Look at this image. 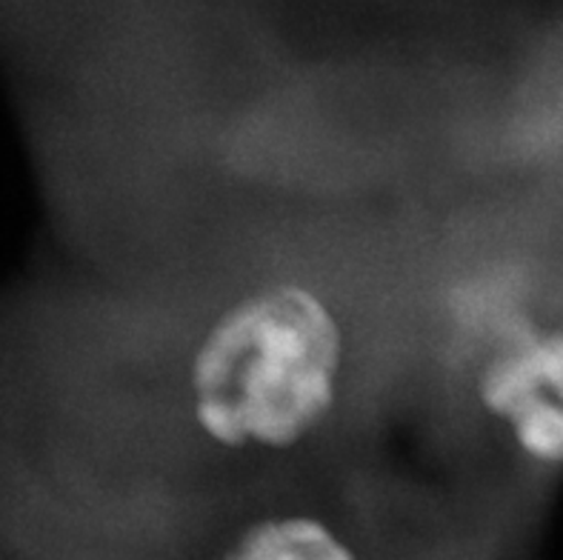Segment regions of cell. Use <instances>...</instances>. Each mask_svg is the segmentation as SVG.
Masks as SVG:
<instances>
[{
  "mask_svg": "<svg viewBox=\"0 0 563 560\" xmlns=\"http://www.w3.org/2000/svg\"><path fill=\"white\" fill-rule=\"evenodd\" d=\"M352 338L327 289L266 277L223 300L195 334L184 409L218 452L275 458L332 424L350 386Z\"/></svg>",
  "mask_w": 563,
  "mask_h": 560,
  "instance_id": "1",
  "label": "cell"
},
{
  "mask_svg": "<svg viewBox=\"0 0 563 560\" xmlns=\"http://www.w3.org/2000/svg\"><path fill=\"white\" fill-rule=\"evenodd\" d=\"M475 397L486 418L512 443L518 461L538 469L563 466V323L538 318L478 352Z\"/></svg>",
  "mask_w": 563,
  "mask_h": 560,
  "instance_id": "2",
  "label": "cell"
},
{
  "mask_svg": "<svg viewBox=\"0 0 563 560\" xmlns=\"http://www.w3.org/2000/svg\"><path fill=\"white\" fill-rule=\"evenodd\" d=\"M221 560H357V552L318 512L272 509L238 529Z\"/></svg>",
  "mask_w": 563,
  "mask_h": 560,
  "instance_id": "3",
  "label": "cell"
}]
</instances>
